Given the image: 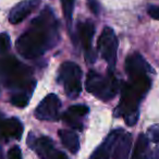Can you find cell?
Segmentation results:
<instances>
[{
    "mask_svg": "<svg viewBox=\"0 0 159 159\" xmlns=\"http://www.w3.org/2000/svg\"><path fill=\"white\" fill-rule=\"evenodd\" d=\"M58 39V21L52 10L46 7L32 21L29 30L16 40V49L24 58L34 59L55 46Z\"/></svg>",
    "mask_w": 159,
    "mask_h": 159,
    "instance_id": "obj_1",
    "label": "cell"
},
{
    "mask_svg": "<svg viewBox=\"0 0 159 159\" xmlns=\"http://www.w3.org/2000/svg\"><path fill=\"white\" fill-rule=\"evenodd\" d=\"M0 82L14 93L32 95L35 87L32 70L14 57L0 58Z\"/></svg>",
    "mask_w": 159,
    "mask_h": 159,
    "instance_id": "obj_2",
    "label": "cell"
},
{
    "mask_svg": "<svg viewBox=\"0 0 159 159\" xmlns=\"http://www.w3.org/2000/svg\"><path fill=\"white\" fill-rule=\"evenodd\" d=\"M144 96L130 83H124L121 89V100L115 112L116 117H123L128 125H134L139 119V102Z\"/></svg>",
    "mask_w": 159,
    "mask_h": 159,
    "instance_id": "obj_3",
    "label": "cell"
},
{
    "mask_svg": "<svg viewBox=\"0 0 159 159\" xmlns=\"http://www.w3.org/2000/svg\"><path fill=\"white\" fill-rule=\"evenodd\" d=\"M86 89L102 100H109L118 93L119 83L113 74L102 75L91 70L86 79Z\"/></svg>",
    "mask_w": 159,
    "mask_h": 159,
    "instance_id": "obj_4",
    "label": "cell"
},
{
    "mask_svg": "<svg viewBox=\"0 0 159 159\" xmlns=\"http://www.w3.org/2000/svg\"><path fill=\"white\" fill-rule=\"evenodd\" d=\"M82 70L74 62H64L59 71V82L63 84L68 97L74 99L82 91Z\"/></svg>",
    "mask_w": 159,
    "mask_h": 159,
    "instance_id": "obj_5",
    "label": "cell"
},
{
    "mask_svg": "<svg viewBox=\"0 0 159 159\" xmlns=\"http://www.w3.org/2000/svg\"><path fill=\"white\" fill-rule=\"evenodd\" d=\"M118 38L111 27L106 26L102 30L99 38H98V50L102 57L107 61L110 68H115L117 61V51H118Z\"/></svg>",
    "mask_w": 159,
    "mask_h": 159,
    "instance_id": "obj_6",
    "label": "cell"
},
{
    "mask_svg": "<svg viewBox=\"0 0 159 159\" xmlns=\"http://www.w3.org/2000/svg\"><path fill=\"white\" fill-rule=\"evenodd\" d=\"M61 102L56 94H49L43 99L35 110V116L39 120L55 121L59 117Z\"/></svg>",
    "mask_w": 159,
    "mask_h": 159,
    "instance_id": "obj_7",
    "label": "cell"
},
{
    "mask_svg": "<svg viewBox=\"0 0 159 159\" xmlns=\"http://www.w3.org/2000/svg\"><path fill=\"white\" fill-rule=\"evenodd\" d=\"M125 71L129 75V79L143 76V75H148L149 73H154V70L150 68L147 61L137 52L132 53V55H130L126 58Z\"/></svg>",
    "mask_w": 159,
    "mask_h": 159,
    "instance_id": "obj_8",
    "label": "cell"
},
{
    "mask_svg": "<svg viewBox=\"0 0 159 159\" xmlns=\"http://www.w3.org/2000/svg\"><path fill=\"white\" fill-rule=\"evenodd\" d=\"M79 32L81 42H82L83 48L85 51V59L89 62L96 61V52L92 48V42H93L94 34H95V26L92 21H85L80 23Z\"/></svg>",
    "mask_w": 159,
    "mask_h": 159,
    "instance_id": "obj_9",
    "label": "cell"
},
{
    "mask_svg": "<svg viewBox=\"0 0 159 159\" xmlns=\"http://www.w3.org/2000/svg\"><path fill=\"white\" fill-rule=\"evenodd\" d=\"M33 147L42 159H69L66 155L58 150L53 146L52 141L46 136L35 139Z\"/></svg>",
    "mask_w": 159,
    "mask_h": 159,
    "instance_id": "obj_10",
    "label": "cell"
},
{
    "mask_svg": "<svg viewBox=\"0 0 159 159\" xmlns=\"http://www.w3.org/2000/svg\"><path fill=\"white\" fill-rule=\"evenodd\" d=\"M0 134L6 139H21L23 134V125L16 118H5L0 112Z\"/></svg>",
    "mask_w": 159,
    "mask_h": 159,
    "instance_id": "obj_11",
    "label": "cell"
},
{
    "mask_svg": "<svg viewBox=\"0 0 159 159\" xmlns=\"http://www.w3.org/2000/svg\"><path fill=\"white\" fill-rule=\"evenodd\" d=\"M123 130L121 129H117V130L110 132V134L106 137L102 145L95 150L94 155L92 156L91 159H109L112 154V150L115 149L116 144L119 141L121 135L123 134Z\"/></svg>",
    "mask_w": 159,
    "mask_h": 159,
    "instance_id": "obj_12",
    "label": "cell"
},
{
    "mask_svg": "<svg viewBox=\"0 0 159 159\" xmlns=\"http://www.w3.org/2000/svg\"><path fill=\"white\" fill-rule=\"evenodd\" d=\"M39 5V0H24L16 6L11 10L9 16V21L12 24H18L22 22L26 16L33 12L37 6Z\"/></svg>",
    "mask_w": 159,
    "mask_h": 159,
    "instance_id": "obj_13",
    "label": "cell"
},
{
    "mask_svg": "<svg viewBox=\"0 0 159 159\" xmlns=\"http://www.w3.org/2000/svg\"><path fill=\"white\" fill-rule=\"evenodd\" d=\"M131 145H132V135L130 133H123L116 144L112 159H129Z\"/></svg>",
    "mask_w": 159,
    "mask_h": 159,
    "instance_id": "obj_14",
    "label": "cell"
},
{
    "mask_svg": "<svg viewBox=\"0 0 159 159\" xmlns=\"http://www.w3.org/2000/svg\"><path fill=\"white\" fill-rule=\"evenodd\" d=\"M59 137L62 141L66 149L70 150L72 154H76L80 149V139L76 133L69 130H60Z\"/></svg>",
    "mask_w": 159,
    "mask_h": 159,
    "instance_id": "obj_15",
    "label": "cell"
},
{
    "mask_svg": "<svg viewBox=\"0 0 159 159\" xmlns=\"http://www.w3.org/2000/svg\"><path fill=\"white\" fill-rule=\"evenodd\" d=\"M147 149H148V137L142 133V134L139 135L136 143H135L132 159H148Z\"/></svg>",
    "mask_w": 159,
    "mask_h": 159,
    "instance_id": "obj_16",
    "label": "cell"
},
{
    "mask_svg": "<svg viewBox=\"0 0 159 159\" xmlns=\"http://www.w3.org/2000/svg\"><path fill=\"white\" fill-rule=\"evenodd\" d=\"M82 118H83V116L79 115V113L74 112V111L70 110V109H69L66 112H64L63 116H62V120H63L66 124H69V125H71L74 129H79V130H82V128H83Z\"/></svg>",
    "mask_w": 159,
    "mask_h": 159,
    "instance_id": "obj_17",
    "label": "cell"
},
{
    "mask_svg": "<svg viewBox=\"0 0 159 159\" xmlns=\"http://www.w3.org/2000/svg\"><path fill=\"white\" fill-rule=\"evenodd\" d=\"M30 98H31V95L27 93H14L13 95L11 96V102L12 105L16 107H20V108H23L25 107L30 102Z\"/></svg>",
    "mask_w": 159,
    "mask_h": 159,
    "instance_id": "obj_18",
    "label": "cell"
},
{
    "mask_svg": "<svg viewBox=\"0 0 159 159\" xmlns=\"http://www.w3.org/2000/svg\"><path fill=\"white\" fill-rule=\"evenodd\" d=\"M61 2H62V9H63L64 18H66L68 25L71 26L73 8H74V0H61Z\"/></svg>",
    "mask_w": 159,
    "mask_h": 159,
    "instance_id": "obj_19",
    "label": "cell"
},
{
    "mask_svg": "<svg viewBox=\"0 0 159 159\" xmlns=\"http://www.w3.org/2000/svg\"><path fill=\"white\" fill-rule=\"evenodd\" d=\"M10 48V37L7 33H0V53H5Z\"/></svg>",
    "mask_w": 159,
    "mask_h": 159,
    "instance_id": "obj_20",
    "label": "cell"
},
{
    "mask_svg": "<svg viewBox=\"0 0 159 159\" xmlns=\"http://www.w3.org/2000/svg\"><path fill=\"white\" fill-rule=\"evenodd\" d=\"M148 139L152 143H159V124H155L148 129Z\"/></svg>",
    "mask_w": 159,
    "mask_h": 159,
    "instance_id": "obj_21",
    "label": "cell"
},
{
    "mask_svg": "<svg viewBox=\"0 0 159 159\" xmlns=\"http://www.w3.org/2000/svg\"><path fill=\"white\" fill-rule=\"evenodd\" d=\"M8 159H22V152L20 147L13 146L12 148H10V150L8 152Z\"/></svg>",
    "mask_w": 159,
    "mask_h": 159,
    "instance_id": "obj_22",
    "label": "cell"
},
{
    "mask_svg": "<svg viewBox=\"0 0 159 159\" xmlns=\"http://www.w3.org/2000/svg\"><path fill=\"white\" fill-rule=\"evenodd\" d=\"M148 14L155 20H159V6H150L147 10Z\"/></svg>",
    "mask_w": 159,
    "mask_h": 159,
    "instance_id": "obj_23",
    "label": "cell"
},
{
    "mask_svg": "<svg viewBox=\"0 0 159 159\" xmlns=\"http://www.w3.org/2000/svg\"><path fill=\"white\" fill-rule=\"evenodd\" d=\"M87 3H89V9L94 14L99 13V3L97 0H87Z\"/></svg>",
    "mask_w": 159,
    "mask_h": 159,
    "instance_id": "obj_24",
    "label": "cell"
},
{
    "mask_svg": "<svg viewBox=\"0 0 159 159\" xmlns=\"http://www.w3.org/2000/svg\"><path fill=\"white\" fill-rule=\"evenodd\" d=\"M152 159H159V149H156L152 155Z\"/></svg>",
    "mask_w": 159,
    "mask_h": 159,
    "instance_id": "obj_25",
    "label": "cell"
},
{
    "mask_svg": "<svg viewBox=\"0 0 159 159\" xmlns=\"http://www.w3.org/2000/svg\"><path fill=\"white\" fill-rule=\"evenodd\" d=\"M0 159H2V155H1V152H0Z\"/></svg>",
    "mask_w": 159,
    "mask_h": 159,
    "instance_id": "obj_26",
    "label": "cell"
}]
</instances>
